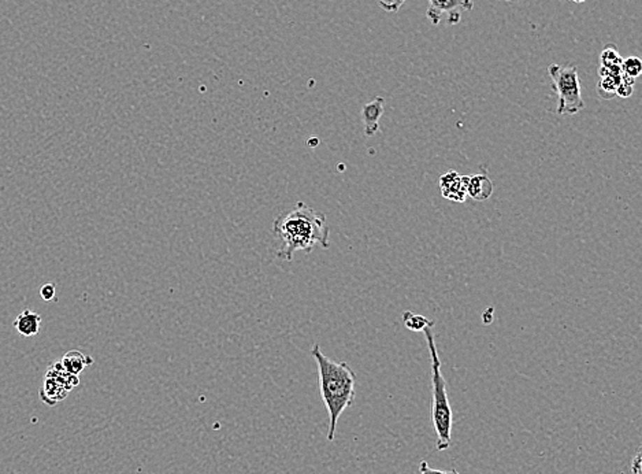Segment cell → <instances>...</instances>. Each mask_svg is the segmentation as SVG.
Masks as SVG:
<instances>
[{
    "label": "cell",
    "instance_id": "6da1fadb",
    "mask_svg": "<svg viewBox=\"0 0 642 474\" xmlns=\"http://www.w3.org/2000/svg\"><path fill=\"white\" fill-rule=\"evenodd\" d=\"M273 232L280 243L277 258L283 260H292L297 251L311 253L315 247L329 249L330 246V228L326 217L303 202L281 214L273 223Z\"/></svg>",
    "mask_w": 642,
    "mask_h": 474
},
{
    "label": "cell",
    "instance_id": "7a4b0ae2",
    "mask_svg": "<svg viewBox=\"0 0 642 474\" xmlns=\"http://www.w3.org/2000/svg\"><path fill=\"white\" fill-rule=\"evenodd\" d=\"M311 355L318 365L322 400L329 412L327 440L333 442L340 415L355 402L356 376L348 363L327 358L318 344L313 347Z\"/></svg>",
    "mask_w": 642,
    "mask_h": 474
},
{
    "label": "cell",
    "instance_id": "3957f363",
    "mask_svg": "<svg viewBox=\"0 0 642 474\" xmlns=\"http://www.w3.org/2000/svg\"><path fill=\"white\" fill-rule=\"evenodd\" d=\"M423 332L426 335L431 362V424L437 435L436 449L445 451L450 448L452 440L453 414L447 393V381L441 373V362L437 354L433 328H427Z\"/></svg>",
    "mask_w": 642,
    "mask_h": 474
},
{
    "label": "cell",
    "instance_id": "277c9868",
    "mask_svg": "<svg viewBox=\"0 0 642 474\" xmlns=\"http://www.w3.org/2000/svg\"><path fill=\"white\" fill-rule=\"evenodd\" d=\"M548 74L552 80V88L557 94L559 116H576L585 107L580 94L578 67L576 64H550Z\"/></svg>",
    "mask_w": 642,
    "mask_h": 474
},
{
    "label": "cell",
    "instance_id": "5b68a950",
    "mask_svg": "<svg viewBox=\"0 0 642 474\" xmlns=\"http://www.w3.org/2000/svg\"><path fill=\"white\" fill-rule=\"evenodd\" d=\"M77 385L78 376L70 375L64 370L61 362H55L47 370L38 396L45 405L55 406L58 402L64 400L69 392Z\"/></svg>",
    "mask_w": 642,
    "mask_h": 474
},
{
    "label": "cell",
    "instance_id": "8992f818",
    "mask_svg": "<svg viewBox=\"0 0 642 474\" xmlns=\"http://www.w3.org/2000/svg\"><path fill=\"white\" fill-rule=\"evenodd\" d=\"M426 17L431 25L438 27L443 21L448 25H456L462 20V14L471 11L473 0H427Z\"/></svg>",
    "mask_w": 642,
    "mask_h": 474
},
{
    "label": "cell",
    "instance_id": "52a82bcc",
    "mask_svg": "<svg viewBox=\"0 0 642 474\" xmlns=\"http://www.w3.org/2000/svg\"><path fill=\"white\" fill-rule=\"evenodd\" d=\"M467 176H460L457 172L450 170L440 177V188L445 199L464 203L467 199Z\"/></svg>",
    "mask_w": 642,
    "mask_h": 474
},
{
    "label": "cell",
    "instance_id": "ba28073f",
    "mask_svg": "<svg viewBox=\"0 0 642 474\" xmlns=\"http://www.w3.org/2000/svg\"><path fill=\"white\" fill-rule=\"evenodd\" d=\"M385 110V99L384 97H374L370 103L364 104L362 109V120L364 125V134L367 137L374 136L380 130V120Z\"/></svg>",
    "mask_w": 642,
    "mask_h": 474
},
{
    "label": "cell",
    "instance_id": "9c48e42d",
    "mask_svg": "<svg viewBox=\"0 0 642 474\" xmlns=\"http://www.w3.org/2000/svg\"><path fill=\"white\" fill-rule=\"evenodd\" d=\"M40 325H41V316L32 310H24L14 321L15 330L18 332V335L24 337L37 336V333L40 332Z\"/></svg>",
    "mask_w": 642,
    "mask_h": 474
},
{
    "label": "cell",
    "instance_id": "30bf717a",
    "mask_svg": "<svg viewBox=\"0 0 642 474\" xmlns=\"http://www.w3.org/2000/svg\"><path fill=\"white\" fill-rule=\"evenodd\" d=\"M493 193V183L486 174H476L469 177L467 181V196L473 197L474 200L483 202L489 199Z\"/></svg>",
    "mask_w": 642,
    "mask_h": 474
},
{
    "label": "cell",
    "instance_id": "8fae6325",
    "mask_svg": "<svg viewBox=\"0 0 642 474\" xmlns=\"http://www.w3.org/2000/svg\"><path fill=\"white\" fill-rule=\"evenodd\" d=\"M61 363H62L66 372H69L70 375L78 376V375H81L84 372V369L87 366L94 363V359L91 356L83 354L78 349H71V351L64 354Z\"/></svg>",
    "mask_w": 642,
    "mask_h": 474
},
{
    "label": "cell",
    "instance_id": "7c38bea8",
    "mask_svg": "<svg viewBox=\"0 0 642 474\" xmlns=\"http://www.w3.org/2000/svg\"><path fill=\"white\" fill-rule=\"evenodd\" d=\"M403 322H404V326L413 332H422L427 328H434V322L431 319H429L427 316L411 313V312L403 313Z\"/></svg>",
    "mask_w": 642,
    "mask_h": 474
},
{
    "label": "cell",
    "instance_id": "4fadbf2b",
    "mask_svg": "<svg viewBox=\"0 0 642 474\" xmlns=\"http://www.w3.org/2000/svg\"><path fill=\"white\" fill-rule=\"evenodd\" d=\"M620 77H612V76L601 77V81L597 85L599 95L603 99H612L613 96H616V88H618Z\"/></svg>",
    "mask_w": 642,
    "mask_h": 474
},
{
    "label": "cell",
    "instance_id": "5bb4252c",
    "mask_svg": "<svg viewBox=\"0 0 642 474\" xmlns=\"http://www.w3.org/2000/svg\"><path fill=\"white\" fill-rule=\"evenodd\" d=\"M622 73L630 78H637L642 71V62L640 58L637 57H630L627 60H623L620 64Z\"/></svg>",
    "mask_w": 642,
    "mask_h": 474
},
{
    "label": "cell",
    "instance_id": "9a60e30c",
    "mask_svg": "<svg viewBox=\"0 0 642 474\" xmlns=\"http://www.w3.org/2000/svg\"><path fill=\"white\" fill-rule=\"evenodd\" d=\"M622 58L618 50L613 46H608L604 48L601 54V66L603 67H619L622 64Z\"/></svg>",
    "mask_w": 642,
    "mask_h": 474
},
{
    "label": "cell",
    "instance_id": "2e32d148",
    "mask_svg": "<svg viewBox=\"0 0 642 474\" xmlns=\"http://www.w3.org/2000/svg\"><path fill=\"white\" fill-rule=\"evenodd\" d=\"M634 90V78H630L622 73V77L619 80L618 88H616V95L622 97H629L633 94Z\"/></svg>",
    "mask_w": 642,
    "mask_h": 474
},
{
    "label": "cell",
    "instance_id": "e0dca14e",
    "mask_svg": "<svg viewBox=\"0 0 642 474\" xmlns=\"http://www.w3.org/2000/svg\"><path fill=\"white\" fill-rule=\"evenodd\" d=\"M377 1L383 10H385L387 13H396L408 0H377Z\"/></svg>",
    "mask_w": 642,
    "mask_h": 474
},
{
    "label": "cell",
    "instance_id": "ac0fdd59",
    "mask_svg": "<svg viewBox=\"0 0 642 474\" xmlns=\"http://www.w3.org/2000/svg\"><path fill=\"white\" fill-rule=\"evenodd\" d=\"M419 474H460L457 470L455 469H450V470H438V469H433L427 465L426 461H422L420 465H419Z\"/></svg>",
    "mask_w": 642,
    "mask_h": 474
},
{
    "label": "cell",
    "instance_id": "d6986e66",
    "mask_svg": "<svg viewBox=\"0 0 642 474\" xmlns=\"http://www.w3.org/2000/svg\"><path fill=\"white\" fill-rule=\"evenodd\" d=\"M40 296L47 302L52 300L55 298V285L51 284V283L43 285L40 288Z\"/></svg>",
    "mask_w": 642,
    "mask_h": 474
},
{
    "label": "cell",
    "instance_id": "ffe728a7",
    "mask_svg": "<svg viewBox=\"0 0 642 474\" xmlns=\"http://www.w3.org/2000/svg\"><path fill=\"white\" fill-rule=\"evenodd\" d=\"M632 472L634 474H640V469H641V454L639 452L636 455V458L633 459V463H632Z\"/></svg>",
    "mask_w": 642,
    "mask_h": 474
},
{
    "label": "cell",
    "instance_id": "44dd1931",
    "mask_svg": "<svg viewBox=\"0 0 642 474\" xmlns=\"http://www.w3.org/2000/svg\"><path fill=\"white\" fill-rule=\"evenodd\" d=\"M570 1H576V3H583V1H586V0H570Z\"/></svg>",
    "mask_w": 642,
    "mask_h": 474
},
{
    "label": "cell",
    "instance_id": "7402d4cb",
    "mask_svg": "<svg viewBox=\"0 0 642 474\" xmlns=\"http://www.w3.org/2000/svg\"><path fill=\"white\" fill-rule=\"evenodd\" d=\"M503 1H508V3H513V1H516V0H503Z\"/></svg>",
    "mask_w": 642,
    "mask_h": 474
}]
</instances>
